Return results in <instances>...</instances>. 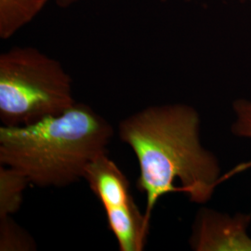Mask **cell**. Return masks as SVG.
I'll use <instances>...</instances> for the list:
<instances>
[{"label":"cell","instance_id":"1","mask_svg":"<svg viewBox=\"0 0 251 251\" xmlns=\"http://www.w3.org/2000/svg\"><path fill=\"white\" fill-rule=\"evenodd\" d=\"M201 119L187 104L153 105L122 120L120 140L135 153L140 168L137 187L146 196L145 218L151 221L158 200L181 193L195 204H205L223 180L220 162L200 137Z\"/></svg>","mask_w":251,"mask_h":251},{"label":"cell","instance_id":"2","mask_svg":"<svg viewBox=\"0 0 251 251\" xmlns=\"http://www.w3.org/2000/svg\"><path fill=\"white\" fill-rule=\"evenodd\" d=\"M114 129L85 103L21 126L0 127V163L38 187H65L84 179L90 162L107 152Z\"/></svg>","mask_w":251,"mask_h":251},{"label":"cell","instance_id":"5","mask_svg":"<svg viewBox=\"0 0 251 251\" xmlns=\"http://www.w3.org/2000/svg\"><path fill=\"white\" fill-rule=\"evenodd\" d=\"M84 179L99 199L105 213L121 211L136 205L128 179L117 164L108 157L107 152L90 162L84 173Z\"/></svg>","mask_w":251,"mask_h":251},{"label":"cell","instance_id":"8","mask_svg":"<svg viewBox=\"0 0 251 251\" xmlns=\"http://www.w3.org/2000/svg\"><path fill=\"white\" fill-rule=\"evenodd\" d=\"M232 109L234 119L231 126V131L236 137L251 139V100H235Z\"/></svg>","mask_w":251,"mask_h":251},{"label":"cell","instance_id":"6","mask_svg":"<svg viewBox=\"0 0 251 251\" xmlns=\"http://www.w3.org/2000/svg\"><path fill=\"white\" fill-rule=\"evenodd\" d=\"M29 184L28 179L19 171L0 166V218L18 212L24 192Z\"/></svg>","mask_w":251,"mask_h":251},{"label":"cell","instance_id":"3","mask_svg":"<svg viewBox=\"0 0 251 251\" xmlns=\"http://www.w3.org/2000/svg\"><path fill=\"white\" fill-rule=\"evenodd\" d=\"M75 103L71 76L53 58L31 47L0 56V119L21 126L59 116Z\"/></svg>","mask_w":251,"mask_h":251},{"label":"cell","instance_id":"7","mask_svg":"<svg viewBox=\"0 0 251 251\" xmlns=\"http://www.w3.org/2000/svg\"><path fill=\"white\" fill-rule=\"evenodd\" d=\"M34 238L17 225L11 218L6 216L0 218V251H36Z\"/></svg>","mask_w":251,"mask_h":251},{"label":"cell","instance_id":"4","mask_svg":"<svg viewBox=\"0 0 251 251\" xmlns=\"http://www.w3.org/2000/svg\"><path fill=\"white\" fill-rule=\"evenodd\" d=\"M251 213L232 216L202 207L193 223L190 247L196 251H251Z\"/></svg>","mask_w":251,"mask_h":251},{"label":"cell","instance_id":"9","mask_svg":"<svg viewBox=\"0 0 251 251\" xmlns=\"http://www.w3.org/2000/svg\"><path fill=\"white\" fill-rule=\"evenodd\" d=\"M80 0H56V2L62 6V7H67V6H70L72 4H75L76 2H78Z\"/></svg>","mask_w":251,"mask_h":251}]
</instances>
